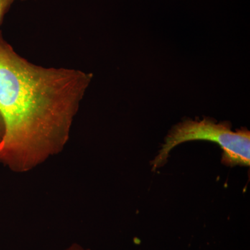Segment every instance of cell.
<instances>
[{"instance_id":"6da1fadb","label":"cell","mask_w":250,"mask_h":250,"mask_svg":"<svg viewBox=\"0 0 250 250\" xmlns=\"http://www.w3.org/2000/svg\"><path fill=\"white\" fill-rule=\"evenodd\" d=\"M93 77L80 70L31 63L0 31V113L5 124L0 164L24 173L62 152Z\"/></svg>"},{"instance_id":"7a4b0ae2","label":"cell","mask_w":250,"mask_h":250,"mask_svg":"<svg viewBox=\"0 0 250 250\" xmlns=\"http://www.w3.org/2000/svg\"><path fill=\"white\" fill-rule=\"evenodd\" d=\"M208 141L219 145L223 150L222 163L233 167L250 166V133L243 128L233 131L228 122L217 123L209 118L186 120L170 130L159 154L152 162V170L165 165L173 148L188 141Z\"/></svg>"},{"instance_id":"3957f363","label":"cell","mask_w":250,"mask_h":250,"mask_svg":"<svg viewBox=\"0 0 250 250\" xmlns=\"http://www.w3.org/2000/svg\"><path fill=\"white\" fill-rule=\"evenodd\" d=\"M14 1L15 0H0V24Z\"/></svg>"},{"instance_id":"277c9868","label":"cell","mask_w":250,"mask_h":250,"mask_svg":"<svg viewBox=\"0 0 250 250\" xmlns=\"http://www.w3.org/2000/svg\"><path fill=\"white\" fill-rule=\"evenodd\" d=\"M5 134V124L3 117L0 113V143L2 141Z\"/></svg>"},{"instance_id":"5b68a950","label":"cell","mask_w":250,"mask_h":250,"mask_svg":"<svg viewBox=\"0 0 250 250\" xmlns=\"http://www.w3.org/2000/svg\"><path fill=\"white\" fill-rule=\"evenodd\" d=\"M65 250H90L89 248H85L79 243H72L71 246L67 248Z\"/></svg>"}]
</instances>
